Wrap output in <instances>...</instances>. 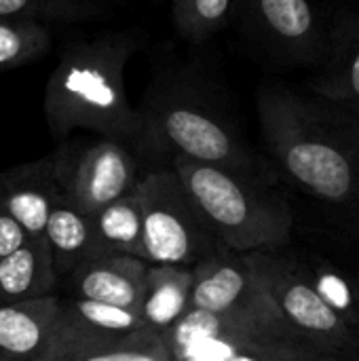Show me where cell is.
Listing matches in <instances>:
<instances>
[{
  "label": "cell",
  "instance_id": "6",
  "mask_svg": "<svg viewBox=\"0 0 359 361\" xmlns=\"http://www.w3.org/2000/svg\"><path fill=\"white\" fill-rule=\"evenodd\" d=\"M133 195L142 209L144 262L195 267L222 250L171 165L140 176Z\"/></svg>",
  "mask_w": 359,
  "mask_h": 361
},
{
  "label": "cell",
  "instance_id": "13",
  "mask_svg": "<svg viewBox=\"0 0 359 361\" xmlns=\"http://www.w3.org/2000/svg\"><path fill=\"white\" fill-rule=\"evenodd\" d=\"M59 298L0 305V361H36L53 338Z\"/></svg>",
  "mask_w": 359,
  "mask_h": 361
},
{
  "label": "cell",
  "instance_id": "15",
  "mask_svg": "<svg viewBox=\"0 0 359 361\" xmlns=\"http://www.w3.org/2000/svg\"><path fill=\"white\" fill-rule=\"evenodd\" d=\"M57 271L42 237H28L23 245L0 260L2 305L55 296Z\"/></svg>",
  "mask_w": 359,
  "mask_h": 361
},
{
  "label": "cell",
  "instance_id": "17",
  "mask_svg": "<svg viewBox=\"0 0 359 361\" xmlns=\"http://www.w3.org/2000/svg\"><path fill=\"white\" fill-rule=\"evenodd\" d=\"M36 361H174L167 341L144 328L114 341H78L49 345Z\"/></svg>",
  "mask_w": 359,
  "mask_h": 361
},
{
  "label": "cell",
  "instance_id": "26",
  "mask_svg": "<svg viewBox=\"0 0 359 361\" xmlns=\"http://www.w3.org/2000/svg\"><path fill=\"white\" fill-rule=\"evenodd\" d=\"M358 279H359V273H358Z\"/></svg>",
  "mask_w": 359,
  "mask_h": 361
},
{
  "label": "cell",
  "instance_id": "21",
  "mask_svg": "<svg viewBox=\"0 0 359 361\" xmlns=\"http://www.w3.org/2000/svg\"><path fill=\"white\" fill-rule=\"evenodd\" d=\"M237 0H171V19L178 34L201 44L229 27Z\"/></svg>",
  "mask_w": 359,
  "mask_h": 361
},
{
  "label": "cell",
  "instance_id": "18",
  "mask_svg": "<svg viewBox=\"0 0 359 361\" xmlns=\"http://www.w3.org/2000/svg\"><path fill=\"white\" fill-rule=\"evenodd\" d=\"M42 239L53 254L57 275H70L85 258L97 252L93 216L72 205L66 197L51 212L42 231Z\"/></svg>",
  "mask_w": 359,
  "mask_h": 361
},
{
  "label": "cell",
  "instance_id": "11",
  "mask_svg": "<svg viewBox=\"0 0 359 361\" xmlns=\"http://www.w3.org/2000/svg\"><path fill=\"white\" fill-rule=\"evenodd\" d=\"M146 269L148 262L138 256L95 252L68 275L70 296L140 313L146 294Z\"/></svg>",
  "mask_w": 359,
  "mask_h": 361
},
{
  "label": "cell",
  "instance_id": "20",
  "mask_svg": "<svg viewBox=\"0 0 359 361\" xmlns=\"http://www.w3.org/2000/svg\"><path fill=\"white\" fill-rule=\"evenodd\" d=\"M53 36L47 23L21 17H0V72L23 68L49 53Z\"/></svg>",
  "mask_w": 359,
  "mask_h": 361
},
{
  "label": "cell",
  "instance_id": "7",
  "mask_svg": "<svg viewBox=\"0 0 359 361\" xmlns=\"http://www.w3.org/2000/svg\"><path fill=\"white\" fill-rule=\"evenodd\" d=\"M243 34L281 68H320L328 51V13L317 0H237Z\"/></svg>",
  "mask_w": 359,
  "mask_h": 361
},
{
  "label": "cell",
  "instance_id": "25",
  "mask_svg": "<svg viewBox=\"0 0 359 361\" xmlns=\"http://www.w3.org/2000/svg\"><path fill=\"white\" fill-rule=\"evenodd\" d=\"M0 305H2V296H0Z\"/></svg>",
  "mask_w": 359,
  "mask_h": 361
},
{
  "label": "cell",
  "instance_id": "24",
  "mask_svg": "<svg viewBox=\"0 0 359 361\" xmlns=\"http://www.w3.org/2000/svg\"><path fill=\"white\" fill-rule=\"evenodd\" d=\"M25 239L28 235L23 233V228L11 218V214L0 203V260L15 252L19 245H23Z\"/></svg>",
  "mask_w": 359,
  "mask_h": 361
},
{
  "label": "cell",
  "instance_id": "2",
  "mask_svg": "<svg viewBox=\"0 0 359 361\" xmlns=\"http://www.w3.org/2000/svg\"><path fill=\"white\" fill-rule=\"evenodd\" d=\"M135 51L133 32H112L66 47L44 89V114L57 140L85 129L142 144L144 121L129 104L125 87V70Z\"/></svg>",
  "mask_w": 359,
  "mask_h": 361
},
{
  "label": "cell",
  "instance_id": "9",
  "mask_svg": "<svg viewBox=\"0 0 359 361\" xmlns=\"http://www.w3.org/2000/svg\"><path fill=\"white\" fill-rule=\"evenodd\" d=\"M190 269H193L190 311H201L212 315L254 317V319H267L279 324L258 281L252 254H239L222 247Z\"/></svg>",
  "mask_w": 359,
  "mask_h": 361
},
{
  "label": "cell",
  "instance_id": "19",
  "mask_svg": "<svg viewBox=\"0 0 359 361\" xmlns=\"http://www.w3.org/2000/svg\"><path fill=\"white\" fill-rule=\"evenodd\" d=\"M93 233L97 252L129 254L144 260L142 209L135 195H127L93 216Z\"/></svg>",
  "mask_w": 359,
  "mask_h": 361
},
{
  "label": "cell",
  "instance_id": "10",
  "mask_svg": "<svg viewBox=\"0 0 359 361\" xmlns=\"http://www.w3.org/2000/svg\"><path fill=\"white\" fill-rule=\"evenodd\" d=\"M309 89L320 99L359 112V8L328 13V51Z\"/></svg>",
  "mask_w": 359,
  "mask_h": 361
},
{
  "label": "cell",
  "instance_id": "4",
  "mask_svg": "<svg viewBox=\"0 0 359 361\" xmlns=\"http://www.w3.org/2000/svg\"><path fill=\"white\" fill-rule=\"evenodd\" d=\"M252 262L294 345L320 361H359V336L322 298L305 260L279 250L252 252Z\"/></svg>",
  "mask_w": 359,
  "mask_h": 361
},
{
  "label": "cell",
  "instance_id": "3",
  "mask_svg": "<svg viewBox=\"0 0 359 361\" xmlns=\"http://www.w3.org/2000/svg\"><path fill=\"white\" fill-rule=\"evenodd\" d=\"M171 169L220 247L252 254L279 252L290 243L292 209L271 186L269 176L205 165L178 154L171 159Z\"/></svg>",
  "mask_w": 359,
  "mask_h": 361
},
{
  "label": "cell",
  "instance_id": "12",
  "mask_svg": "<svg viewBox=\"0 0 359 361\" xmlns=\"http://www.w3.org/2000/svg\"><path fill=\"white\" fill-rule=\"evenodd\" d=\"M61 199L53 154L0 173V203L28 237H42L47 220Z\"/></svg>",
  "mask_w": 359,
  "mask_h": 361
},
{
  "label": "cell",
  "instance_id": "23",
  "mask_svg": "<svg viewBox=\"0 0 359 361\" xmlns=\"http://www.w3.org/2000/svg\"><path fill=\"white\" fill-rule=\"evenodd\" d=\"M104 0H0V17L36 21H89L104 17Z\"/></svg>",
  "mask_w": 359,
  "mask_h": 361
},
{
  "label": "cell",
  "instance_id": "5",
  "mask_svg": "<svg viewBox=\"0 0 359 361\" xmlns=\"http://www.w3.org/2000/svg\"><path fill=\"white\" fill-rule=\"evenodd\" d=\"M144 133L140 146H159L174 157L233 171L267 176L260 159L235 131L231 121L186 93L167 91L140 110Z\"/></svg>",
  "mask_w": 359,
  "mask_h": 361
},
{
  "label": "cell",
  "instance_id": "1",
  "mask_svg": "<svg viewBox=\"0 0 359 361\" xmlns=\"http://www.w3.org/2000/svg\"><path fill=\"white\" fill-rule=\"evenodd\" d=\"M256 108L279 173L328 207L358 209L359 112L281 85H262Z\"/></svg>",
  "mask_w": 359,
  "mask_h": 361
},
{
  "label": "cell",
  "instance_id": "16",
  "mask_svg": "<svg viewBox=\"0 0 359 361\" xmlns=\"http://www.w3.org/2000/svg\"><path fill=\"white\" fill-rule=\"evenodd\" d=\"M193 269L174 264H148L146 294L142 302L144 326L163 338L190 311Z\"/></svg>",
  "mask_w": 359,
  "mask_h": 361
},
{
  "label": "cell",
  "instance_id": "14",
  "mask_svg": "<svg viewBox=\"0 0 359 361\" xmlns=\"http://www.w3.org/2000/svg\"><path fill=\"white\" fill-rule=\"evenodd\" d=\"M142 313L104 305L97 300H59V315L49 345L78 341H114L144 330Z\"/></svg>",
  "mask_w": 359,
  "mask_h": 361
},
{
  "label": "cell",
  "instance_id": "22",
  "mask_svg": "<svg viewBox=\"0 0 359 361\" xmlns=\"http://www.w3.org/2000/svg\"><path fill=\"white\" fill-rule=\"evenodd\" d=\"M311 279L322 298L334 309V313L359 336V279L358 273H345L341 267L326 258L305 260Z\"/></svg>",
  "mask_w": 359,
  "mask_h": 361
},
{
  "label": "cell",
  "instance_id": "8",
  "mask_svg": "<svg viewBox=\"0 0 359 361\" xmlns=\"http://www.w3.org/2000/svg\"><path fill=\"white\" fill-rule=\"evenodd\" d=\"M53 159L63 197L89 216L131 195L140 180L129 144L112 137L66 146Z\"/></svg>",
  "mask_w": 359,
  "mask_h": 361
}]
</instances>
